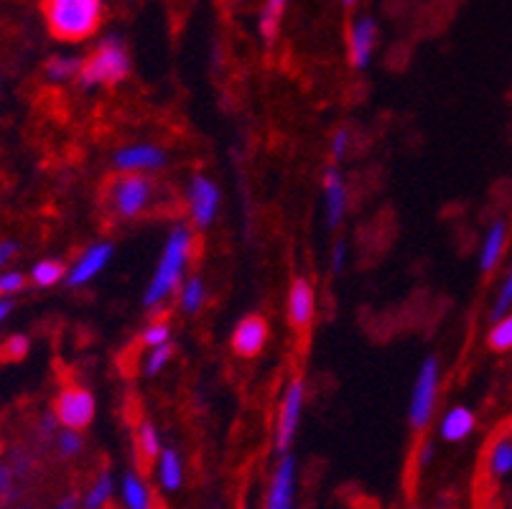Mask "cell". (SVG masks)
Wrapping results in <instances>:
<instances>
[{
  "mask_svg": "<svg viewBox=\"0 0 512 509\" xmlns=\"http://www.w3.org/2000/svg\"><path fill=\"white\" fill-rule=\"evenodd\" d=\"M194 252V230L189 224L179 222L174 230L169 232L164 242V250H161V258H158L156 270H153L151 280H148L146 293H143V306L156 308L166 301V298L174 296V291H179L181 280L186 278V268H189V260H192Z\"/></svg>",
  "mask_w": 512,
  "mask_h": 509,
  "instance_id": "6da1fadb",
  "label": "cell"
},
{
  "mask_svg": "<svg viewBox=\"0 0 512 509\" xmlns=\"http://www.w3.org/2000/svg\"><path fill=\"white\" fill-rule=\"evenodd\" d=\"M49 34L64 44H79L100 31L105 8L102 0H41Z\"/></svg>",
  "mask_w": 512,
  "mask_h": 509,
  "instance_id": "7a4b0ae2",
  "label": "cell"
},
{
  "mask_svg": "<svg viewBox=\"0 0 512 509\" xmlns=\"http://www.w3.org/2000/svg\"><path fill=\"white\" fill-rule=\"evenodd\" d=\"M130 51L120 36H105L97 41L95 51L87 59H82V69L77 74V82L82 90H95V87H115L130 77Z\"/></svg>",
  "mask_w": 512,
  "mask_h": 509,
  "instance_id": "3957f363",
  "label": "cell"
},
{
  "mask_svg": "<svg viewBox=\"0 0 512 509\" xmlns=\"http://www.w3.org/2000/svg\"><path fill=\"white\" fill-rule=\"evenodd\" d=\"M439 382H441V364L439 359L431 354L421 362L418 367L416 382H413L411 392V403H408V420L416 431H423V428L431 423L436 413V400H439Z\"/></svg>",
  "mask_w": 512,
  "mask_h": 509,
  "instance_id": "277c9868",
  "label": "cell"
},
{
  "mask_svg": "<svg viewBox=\"0 0 512 509\" xmlns=\"http://www.w3.org/2000/svg\"><path fill=\"white\" fill-rule=\"evenodd\" d=\"M110 209L118 219H138L153 202V181L146 174H120L110 184Z\"/></svg>",
  "mask_w": 512,
  "mask_h": 509,
  "instance_id": "5b68a950",
  "label": "cell"
},
{
  "mask_svg": "<svg viewBox=\"0 0 512 509\" xmlns=\"http://www.w3.org/2000/svg\"><path fill=\"white\" fill-rule=\"evenodd\" d=\"M304 403H306V385L301 377H293L291 382L283 390L281 408H278V420H276V451L278 456L288 454L293 438L299 433L301 415H304Z\"/></svg>",
  "mask_w": 512,
  "mask_h": 509,
  "instance_id": "8992f818",
  "label": "cell"
},
{
  "mask_svg": "<svg viewBox=\"0 0 512 509\" xmlns=\"http://www.w3.org/2000/svg\"><path fill=\"white\" fill-rule=\"evenodd\" d=\"M97 413L95 395L87 387L67 385L59 390L57 403H54V415L62 423V428L72 431H85Z\"/></svg>",
  "mask_w": 512,
  "mask_h": 509,
  "instance_id": "52a82bcc",
  "label": "cell"
},
{
  "mask_svg": "<svg viewBox=\"0 0 512 509\" xmlns=\"http://www.w3.org/2000/svg\"><path fill=\"white\" fill-rule=\"evenodd\" d=\"M220 202V186L204 174L192 176V181L186 186V204H189V217H192V224L197 230H209L217 222Z\"/></svg>",
  "mask_w": 512,
  "mask_h": 509,
  "instance_id": "ba28073f",
  "label": "cell"
},
{
  "mask_svg": "<svg viewBox=\"0 0 512 509\" xmlns=\"http://www.w3.org/2000/svg\"><path fill=\"white\" fill-rule=\"evenodd\" d=\"M169 161V153L153 143H130L115 151L113 166L120 174H148V171H161Z\"/></svg>",
  "mask_w": 512,
  "mask_h": 509,
  "instance_id": "9c48e42d",
  "label": "cell"
},
{
  "mask_svg": "<svg viewBox=\"0 0 512 509\" xmlns=\"http://www.w3.org/2000/svg\"><path fill=\"white\" fill-rule=\"evenodd\" d=\"M113 255H115L113 242H105V240L95 242V245L87 247V250L79 255L77 263L67 270L64 283H67L69 288H85L87 283H92V280H95L97 275L110 265Z\"/></svg>",
  "mask_w": 512,
  "mask_h": 509,
  "instance_id": "30bf717a",
  "label": "cell"
},
{
  "mask_svg": "<svg viewBox=\"0 0 512 509\" xmlns=\"http://www.w3.org/2000/svg\"><path fill=\"white\" fill-rule=\"evenodd\" d=\"M268 336H271V326H268L265 316L248 314L232 331V352L242 359L258 357L268 344Z\"/></svg>",
  "mask_w": 512,
  "mask_h": 509,
  "instance_id": "8fae6325",
  "label": "cell"
},
{
  "mask_svg": "<svg viewBox=\"0 0 512 509\" xmlns=\"http://www.w3.org/2000/svg\"><path fill=\"white\" fill-rule=\"evenodd\" d=\"M377 21L372 16H360L349 26V62L357 72H365L372 64L377 46Z\"/></svg>",
  "mask_w": 512,
  "mask_h": 509,
  "instance_id": "7c38bea8",
  "label": "cell"
},
{
  "mask_svg": "<svg viewBox=\"0 0 512 509\" xmlns=\"http://www.w3.org/2000/svg\"><path fill=\"white\" fill-rule=\"evenodd\" d=\"M293 499H296V459L283 454L265 494V509H293Z\"/></svg>",
  "mask_w": 512,
  "mask_h": 509,
  "instance_id": "4fadbf2b",
  "label": "cell"
},
{
  "mask_svg": "<svg viewBox=\"0 0 512 509\" xmlns=\"http://www.w3.org/2000/svg\"><path fill=\"white\" fill-rule=\"evenodd\" d=\"M316 314V291L309 278H296L288 291V324L296 331L309 329Z\"/></svg>",
  "mask_w": 512,
  "mask_h": 509,
  "instance_id": "5bb4252c",
  "label": "cell"
},
{
  "mask_svg": "<svg viewBox=\"0 0 512 509\" xmlns=\"http://www.w3.org/2000/svg\"><path fill=\"white\" fill-rule=\"evenodd\" d=\"M321 189H324L327 227L329 230H337L339 224L344 222V214H347V184H344V176L342 171H339V166H329L327 171H324Z\"/></svg>",
  "mask_w": 512,
  "mask_h": 509,
  "instance_id": "9a60e30c",
  "label": "cell"
},
{
  "mask_svg": "<svg viewBox=\"0 0 512 509\" xmlns=\"http://www.w3.org/2000/svg\"><path fill=\"white\" fill-rule=\"evenodd\" d=\"M477 428V415H474L472 408L467 405H454L444 413V418L439 420V436L444 438L446 443H459L467 441L469 436Z\"/></svg>",
  "mask_w": 512,
  "mask_h": 509,
  "instance_id": "2e32d148",
  "label": "cell"
},
{
  "mask_svg": "<svg viewBox=\"0 0 512 509\" xmlns=\"http://www.w3.org/2000/svg\"><path fill=\"white\" fill-rule=\"evenodd\" d=\"M505 245L507 222L505 219H497L490 230H487V235H484L482 247H479V270H482V273H492V270L500 265L502 255H505Z\"/></svg>",
  "mask_w": 512,
  "mask_h": 509,
  "instance_id": "e0dca14e",
  "label": "cell"
},
{
  "mask_svg": "<svg viewBox=\"0 0 512 509\" xmlns=\"http://www.w3.org/2000/svg\"><path fill=\"white\" fill-rule=\"evenodd\" d=\"M156 476L158 484L166 492H176L184 484V464H181V456L176 454L174 448H161V454L156 459Z\"/></svg>",
  "mask_w": 512,
  "mask_h": 509,
  "instance_id": "ac0fdd59",
  "label": "cell"
},
{
  "mask_svg": "<svg viewBox=\"0 0 512 509\" xmlns=\"http://www.w3.org/2000/svg\"><path fill=\"white\" fill-rule=\"evenodd\" d=\"M120 497H123L125 509H153V497L151 489L146 487L138 474H125L123 484H120Z\"/></svg>",
  "mask_w": 512,
  "mask_h": 509,
  "instance_id": "d6986e66",
  "label": "cell"
},
{
  "mask_svg": "<svg viewBox=\"0 0 512 509\" xmlns=\"http://www.w3.org/2000/svg\"><path fill=\"white\" fill-rule=\"evenodd\" d=\"M207 301V286L199 275H189V278L181 280L179 286V308L184 314H199Z\"/></svg>",
  "mask_w": 512,
  "mask_h": 509,
  "instance_id": "ffe728a7",
  "label": "cell"
},
{
  "mask_svg": "<svg viewBox=\"0 0 512 509\" xmlns=\"http://www.w3.org/2000/svg\"><path fill=\"white\" fill-rule=\"evenodd\" d=\"M487 469L495 479H505L512 474V438L500 436L492 441L490 451H487Z\"/></svg>",
  "mask_w": 512,
  "mask_h": 509,
  "instance_id": "44dd1931",
  "label": "cell"
},
{
  "mask_svg": "<svg viewBox=\"0 0 512 509\" xmlns=\"http://www.w3.org/2000/svg\"><path fill=\"white\" fill-rule=\"evenodd\" d=\"M79 69H82V59H79V56L57 54V56H51L49 62H46L44 74L51 84H64L77 79Z\"/></svg>",
  "mask_w": 512,
  "mask_h": 509,
  "instance_id": "7402d4cb",
  "label": "cell"
},
{
  "mask_svg": "<svg viewBox=\"0 0 512 509\" xmlns=\"http://www.w3.org/2000/svg\"><path fill=\"white\" fill-rule=\"evenodd\" d=\"M288 0H265L263 13H260V21H258V31L263 36L265 44H273L281 31V18L283 11H286Z\"/></svg>",
  "mask_w": 512,
  "mask_h": 509,
  "instance_id": "603a6c76",
  "label": "cell"
},
{
  "mask_svg": "<svg viewBox=\"0 0 512 509\" xmlns=\"http://www.w3.org/2000/svg\"><path fill=\"white\" fill-rule=\"evenodd\" d=\"M161 438H158V431L153 423H148V420H143L141 426H138L136 431V451L138 456H141V464H151V461L158 459V454H161Z\"/></svg>",
  "mask_w": 512,
  "mask_h": 509,
  "instance_id": "cb8c5ba5",
  "label": "cell"
},
{
  "mask_svg": "<svg viewBox=\"0 0 512 509\" xmlns=\"http://www.w3.org/2000/svg\"><path fill=\"white\" fill-rule=\"evenodd\" d=\"M31 280H34V286L39 288H54L57 283H62L67 278V268H64L59 260H39V263L31 268Z\"/></svg>",
  "mask_w": 512,
  "mask_h": 509,
  "instance_id": "d4e9b609",
  "label": "cell"
},
{
  "mask_svg": "<svg viewBox=\"0 0 512 509\" xmlns=\"http://www.w3.org/2000/svg\"><path fill=\"white\" fill-rule=\"evenodd\" d=\"M113 492H115L113 474H107V471H102V474L97 476L95 482H92V487L87 489L85 509H102L107 502H110V499H113Z\"/></svg>",
  "mask_w": 512,
  "mask_h": 509,
  "instance_id": "484cf974",
  "label": "cell"
},
{
  "mask_svg": "<svg viewBox=\"0 0 512 509\" xmlns=\"http://www.w3.org/2000/svg\"><path fill=\"white\" fill-rule=\"evenodd\" d=\"M487 344L495 352H510L512 349V306L495 321L490 336H487Z\"/></svg>",
  "mask_w": 512,
  "mask_h": 509,
  "instance_id": "4316f807",
  "label": "cell"
},
{
  "mask_svg": "<svg viewBox=\"0 0 512 509\" xmlns=\"http://www.w3.org/2000/svg\"><path fill=\"white\" fill-rule=\"evenodd\" d=\"M141 342L146 344L148 349L161 347V344H169L171 342V324H169V321H151V324L143 329Z\"/></svg>",
  "mask_w": 512,
  "mask_h": 509,
  "instance_id": "83f0119b",
  "label": "cell"
},
{
  "mask_svg": "<svg viewBox=\"0 0 512 509\" xmlns=\"http://www.w3.org/2000/svg\"><path fill=\"white\" fill-rule=\"evenodd\" d=\"M174 357V347L169 344H161V347H153L146 357V377H156L164 372L166 364Z\"/></svg>",
  "mask_w": 512,
  "mask_h": 509,
  "instance_id": "f1b7e54d",
  "label": "cell"
},
{
  "mask_svg": "<svg viewBox=\"0 0 512 509\" xmlns=\"http://www.w3.org/2000/svg\"><path fill=\"white\" fill-rule=\"evenodd\" d=\"M29 349H31L29 339H26L23 334H16L11 336L3 347H0V359H3V362H21V359L29 354Z\"/></svg>",
  "mask_w": 512,
  "mask_h": 509,
  "instance_id": "f546056e",
  "label": "cell"
},
{
  "mask_svg": "<svg viewBox=\"0 0 512 509\" xmlns=\"http://www.w3.org/2000/svg\"><path fill=\"white\" fill-rule=\"evenodd\" d=\"M57 448L64 459H74V456L82 451V436H79V431L62 428V431L57 433Z\"/></svg>",
  "mask_w": 512,
  "mask_h": 509,
  "instance_id": "4dcf8cb0",
  "label": "cell"
},
{
  "mask_svg": "<svg viewBox=\"0 0 512 509\" xmlns=\"http://www.w3.org/2000/svg\"><path fill=\"white\" fill-rule=\"evenodd\" d=\"M26 288V275L18 273V270H3L0 273V296H16Z\"/></svg>",
  "mask_w": 512,
  "mask_h": 509,
  "instance_id": "1f68e13d",
  "label": "cell"
},
{
  "mask_svg": "<svg viewBox=\"0 0 512 509\" xmlns=\"http://www.w3.org/2000/svg\"><path fill=\"white\" fill-rule=\"evenodd\" d=\"M512 306V268L510 273L505 275V280H502V286H500V293H497V301L495 306H492V319H500L502 314H505L507 308Z\"/></svg>",
  "mask_w": 512,
  "mask_h": 509,
  "instance_id": "d6a6232c",
  "label": "cell"
},
{
  "mask_svg": "<svg viewBox=\"0 0 512 509\" xmlns=\"http://www.w3.org/2000/svg\"><path fill=\"white\" fill-rule=\"evenodd\" d=\"M349 140H352V138H349V130L347 128H339L337 133L332 135V146H329V153H332L334 163H339L344 156H347Z\"/></svg>",
  "mask_w": 512,
  "mask_h": 509,
  "instance_id": "836d02e7",
  "label": "cell"
},
{
  "mask_svg": "<svg viewBox=\"0 0 512 509\" xmlns=\"http://www.w3.org/2000/svg\"><path fill=\"white\" fill-rule=\"evenodd\" d=\"M344 263H347V245L339 240L337 245H334V250H332V273L342 275Z\"/></svg>",
  "mask_w": 512,
  "mask_h": 509,
  "instance_id": "e575fe53",
  "label": "cell"
},
{
  "mask_svg": "<svg viewBox=\"0 0 512 509\" xmlns=\"http://www.w3.org/2000/svg\"><path fill=\"white\" fill-rule=\"evenodd\" d=\"M13 489V471L11 466L0 461V499H6Z\"/></svg>",
  "mask_w": 512,
  "mask_h": 509,
  "instance_id": "d590c367",
  "label": "cell"
},
{
  "mask_svg": "<svg viewBox=\"0 0 512 509\" xmlns=\"http://www.w3.org/2000/svg\"><path fill=\"white\" fill-rule=\"evenodd\" d=\"M59 423L57 415H46L44 420H41V436L44 438H57V431H59Z\"/></svg>",
  "mask_w": 512,
  "mask_h": 509,
  "instance_id": "8d00e7d4",
  "label": "cell"
},
{
  "mask_svg": "<svg viewBox=\"0 0 512 509\" xmlns=\"http://www.w3.org/2000/svg\"><path fill=\"white\" fill-rule=\"evenodd\" d=\"M13 252H16V242H11V240H0V270L6 268L8 263H11Z\"/></svg>",
  "mask_w": 512,
  "mask_h": 509,
  "instance_id": "74e56055",
  "label": "cell"
},
{
  "mask_svg": "<svg viewBox=\"0 0 512 509\" xmlns=\"http://www.w3.org/2000/svg\"><path fill=\"white\" fill-rule=\"evenodd\" d=\"M431 459H434V443L426 441V443H423V446H421V451H418V464L426 466Z\"/></svg>",
  "mask_w": 512,
  "mask_h": 509,
  "instance_id": "f35d334b",
  "label": "cell"
},
{
  "mask_svg": "<svg viewBox=\"0 0 512 509\" xmlns=\"http://www.w3.org/2000/svg\"><path fill=\"white\" fill-rule=\"evenodd\" d=\"M11 308H13L11 298L0 296V324H3V321L8 319V314H11Z\"/></svg>",
  "mask_w": 512,
  "mask_h": 509,
  "instance_id": "ab89813d",
  "label": "cell"
},
{
  "mask_svg": "<svg viewBox=\"0 0 512 509\" xmlns=\"http://www.w3.org/2000/svg\"><path fill=\"white\" fill-rule=\"evenodd\" d=\"M57 509H77V502H74V497H64Z\"/></svg>",
  "mask_w": 512,
  "mask_h": 509,
  "instance_id": "60d3db41",
  "label": "cell"
},
{
  "mask_svg": "<svg viewBox=\"0 0 512 509\" xmlns=\"http://www.w3.org/2000/svg\"><path fill=\"white\" fill-rule=\"evenodd\" d=\"M342 3H344V6H355L357 0H342Z\"/></svg>",
  "mask_w": 512,
  "mask_h": 509,
  "instance_id": "b9f144b4",
  "label": "cell"
},
{
  "mask_svg": "<svg viewBox=\"0 0 512 509\" xmlns=\"http://www.w3.org/2000/svg\"><path fill=\"white\" fill-rule=\"evenodd\" d=\"M240 509H250V507H240Z\"/></svg>",
  "mask_w": 512,
  "mask_h": 509,
  "instance_id": "7bdbcfd3",
  "label": "cell"
}]
</instances>
